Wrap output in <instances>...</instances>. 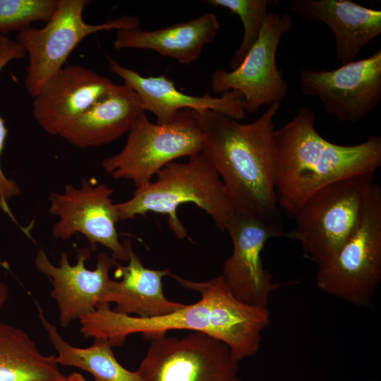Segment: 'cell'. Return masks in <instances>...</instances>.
Listing matches in <instances>:
<instances>
[{
	"label": "cell",
	"mask_w": 381,
	"mask_h": 381,
	"mask_svg": "<svg viewBox=\"0 0 381 381\" xmlns=\"http://www.w3.org/2000/svg\"><path fill=\"white\" fill-rule=\"evenodd\" d=\"M274 104L241 123L212 110H190L204 135L202 152L222 179L236 212L263 220L286 237L275 187Z\"/></svg>",
	"instance_id": "cell-1"
},
{
	"label": "cell",
	"mask_w": 381,
	"mask_h": 381,
	"mask_svg": "<svg viewBox=\"0 0 381 381\" xmlns=\"http://www.w3.org/2000/svg\"><path fill=\"white\" fill-rule=\"evenodd\" d=\"M275 187L278 205L293 217L322 188L346 178L375 174L381 166V138L339 145L323 138L307 107L274 131Z\"/></svg>",
	"instance_id": "cell-2"
},
{
	"label": "cell",
	"mask_w": 381,
	"mask_h": 381,
	"mask_svg": "<svg viewBox=\"0 0 381 381\" xmlns=\"http://www.w3.org/2000/svg\"><path fill=\"white\" fill-rule=\"evenodd\" d=\"M155 181L138 187L129 200L115 204L120 220L145 217L148 212L168 216V225L179 239L188 237L177 208L193 203L208 214L222 231L236 212L224 183L203 152L186 162H172L155 175Z\"/></svg>",
	"instance_id": "cell-3"
},
{
	"label": "cell",
	"mask_w": 381,
	"mask_h": 381,
	"mask_svg": "<svg viewBox=\"0 0 381 381\" xmlns=\"http://www.w3.org/2000/svg\"><path fill=\"white\" fill-rule=\"evenodd\" d=\"M374 182V174H365L322 188L295 212V227L286 237L299 242L318 268L329 265L353 232Z\"/></svg>",
	"instance_id": "cell-4"
},
{
	"label": "cell",
	"mask_w": 381,
	"mask_h": 381,
	"mask_svg": "<svg viewBox=\"0 0 381 381\" xmlns=\"http://www.w3.org/2000/svg\"><path fill=\"white\" fill-rule=\"evenodd\" d=\"M381 282V187L373 183L358 224L334 260L318 268L315 283L324 293L361 308H370Z\"/></svg>",
	"instance_id": "cell-5"
},
{
	"label": "cell",
	"mask_w": 381,
	"mask_h": 381,
	"mask_svg": "<svg viewBox=\"0 0 381 381\" xmlns=\"http://www.w3.org/2000/svg\"><path fill=\"white\" fill-rule=\"evenodd\" d=\"M128 133L123 149L104 159L102 166L114 179L130 180L135 188L152 181L167 164L203 150L204 135L190 109L165 124L151 122L143 111Z\"/></svg>",
	"instance_id": "cell-6"
},
{
	"label": "cell",
	"mask_w": 381,
	"mask_h": 381,
	"mask_svg": "<svg viewBox=\"0 0 381 381\" xmlns=\"http://www.w3.org/2000/svg\"><path fill=\"white\" fill-rule=\"evenodd\" d=\"M90 1L59 0L51 18L42 28L19 32L16 41L28 56L25 88L33 97L44 83L64 66L76 46L88 35L104 30L140 28L135 16H123L99 24L86 23L83 13Z\"/></svg>",
	"instance_id": "cell-7"
},
{
	"label": "cell",
	"mask_w": 381,
	"mask_h": 381,
	"mask_svg": "<svg viewBox=\"0 0 381 381\" xmlns=\"http://www.w3.org/2000/svg\"><path fill=\"white\" fill-rule=\"evenodd\" d=\"M136 370L142 381H241L238 361L222 341L201 332L157 334Z\"/></svg>",
	"instance_id": "cell-8"
},
{
	"label": "cell",
	"mask_w": 381,
	"mask_h": 381,
	"mask_svg": "<svg viewBox=\"0 0 381 381\" xmlns=\"http://www.w3.org/2000/svg\"><path fill=\"white\" fill-rule=\"evenodd\" d=\"M293 25L289 14L268 12L256 42L240 65L231 71L217 69L212 73V91L240 92L249 114L256 113L264 105L280 104L289 87L277 66V51L282 37L292 30Z\"/></svg>",
	"instance_id": "cell-9"
},
{
	"label": "cell",
	"mask_w": 381,
	"mask_h": 381,
	"mask_svg": "<svg viewBox=\"0 0 381 381\" xmlns=\"http://www.w3.org/2000/svg\"><path fill=\"white\" fill-rule=\"evenodd\" d=\"M299 83L304 95L318 98L339 121L358 122L381 101V49L335 69H303Z\"/></svg>",
	"instance_id": "cell-10"
},
{
	"label": "cell",
	"mask_w": 381,
	"mask_h": 381,
	"mask_svg": "<svg viewBox=\"0 0 381 381\" xmlns=\"http://www.w3.org/2000/svg\"><path fill=\"white\" fill-rule=\"evenodd\" d=\"M114 190L104 183L93 184L83 179L79 188L65 186L63 193L52 192L49 212L59 221L52 228V236L67 241L80 233L92 250L101 244L111 251L112 258L127 262L125 244L119 241L116 224L120 220L111 198Z\"/></svg>",
	"instance_id": "cell-11"
},
{
	"label": "cell",
	"mask_w": 381,
	"mask_h": 381,
	"mask_svg": "<svg viewBox=\"0 0 381 381\" xmlns=\"http://www.w3.org/2000/svg\"><path fill=\"white\" fill-rule=\"evenodd\" d=\"M90 258L88 248L77 250V261L71 265L68 254L62 252L59 265H54L44 250L38 251L35 260L37 270L47 277L53 286L51 292L59 309L60 325L67 327L71 322L95 310L100 303H111L116 281L109 277L115 261L107 253L97 254L95 270L85 267Z\"/></svg>",
	"instance_id": "cell-12"
},
{
	"label": "cell",
	"mask_w": 381,
	"mask_h": 381,
	"mask_svg": "<svg viewBox=\"0 0 381 381\" xmlns=\"http://www.w3.org/2000/svg\"><path fill=\"white\" fill-rule=\"evenodd\" d=\"M226 231L233 245L222 274L228 289L246 304L267 307L271 294L282 284L274 282L261 253L269 239L283 235L256 216L239 212L234 213Z\"/></svg>",
	"instance_id": "cell-13"
},
{
	"label": "cell",
	"mask_w": 381,
	"mask_h": 381,
	"mask_svg": "<svg viewBox=\"0 0 381 381\" xmlns=\"http://www.w3.org/2000/svg\"><path fill=\"white\" fill-rule=\"evenodd\" d=\"M169 277L206 301L208 334L225 344L235 360L239 362L258 352L262 332L270 322L267 307L248 305L236 298L222 274L205 282L188 280L172 273Z\"/></svg>",
	"instance_id": "cell-14"
},
{
	"label": "cell",
	"mask_w": 381,
	"mask_h": 381,
	"mask_svg": "<svg viewBox=\"0 0 381 381\" xmlns=\"http://www.w3.org/2000/svg\"><path fill=\"white\" fill-rule=\"evenodd\" d=\"M114 85L107 77L83 66H64L33 97V116L47 133L61 136Z\"/></svg>",
	"instance_id": "cell-15"
},
{
	"label": "cell",
	"mask_w": 381,
	"mask_h": 381,
	"mask_svg": "<svg viewBox=\"0 0 381 381\" xmlns=\"http://www.w3.org/2000/svg\"><path fill=\"white\" fill-rule=\"evenodd\" d=\"M107 59L111 71L135 92L144 110L152 112L158 124L172 122L184 109L212 110L238 121L245 116V102L238 91H227L217 97H212L209 92L193 96L178 90L174 83L164 75L143 76L109 56Z\"/></svg>",
	"instance_id": "cell-16"
},
{
	"label": "cell",
	"mask_w": 381,
	"mask_h": 381,
	"mask_svg": "<svg viewBox=\"0 0 381 381\" xmlns=\"http://www.w3.org/2000/svg\"><path fill=\"white\" fill-rule=\"evenodd\" d=\"M79 320L84 337L107 339L112 346L123 345L128 335L135 333H142L149 340L171 330L201 332L207 334L209 332L208 306L202 297L175 312L152 318L118 313L110 308L109 303H100Z\"/></svg>",
	"instance_id": "cell-17"
},
{
	"label": "cell",
	"mask_w": 381,
	"mask_h": 381,
	"mask_svg": "<svg viewBox=\"0 0 381 381\" xmlns=\"http://www.w3.org/2000/svg\"><path fill=\"white\" fill-rule=\"evenodd\" d=\"M290 6L299 18L323 23L330 29L341 65L354 61L381 34V11L351 0H291Z\"/></svg>",
	"instance_id": "cell-18"
},
{
	"label": "cell",
	"mask_w": 381,
	"mask_h": 381,
	"mask_svg": "<svg viewBox=\"0 0 381 381\" xmlns=\"http://www.w3.org/2000/svg\"><path fill=\"white\" fill-rule=\"evenodd\" d=\"M143 111V104L134 90L124 84H114L61 137L79 148L106 145L128 133Z\"/></svg>",
	"instance_id": "cell-19"
},
{
	"label": "cell",
	"mask_w": 381,
	"mask_h": 381,
	"mask_svg": "<svg viewBox=\"0 0 381 381\" xmlns=\"http://www.w3.org/2000/svg\"><path fill=\"white\" fill-rule=\"evenodd\" d=\"M123 243L128 252V265L115 263V277L121 281L115 282L110 302L114 303L116 306L112 310L124 315L152 318L183 308L186 304L170 301L164 294L162 279L170 276V270L144 267L141 259L134 252L131 241L127 239Z\"/></svg>",
	"instance_id": "cell-20"
},
{
	"label": "cell",
	"mask_w": 381,
	"mask_h": 381,
	"mask_svg": "<svg viewBox=\"0 0 381 381\" xmlns=\"http://www.w3.org/2000/svg\"><path fill=\"white\" fill-rule=\"evenodd\" d=\"M219 29L217 16L207 13L155 30H118L114 44L116 49L154 50L181 64H190L200 57L205 44L214 40Z\"/></svg>",
	"instance_id": "cell-21"
},
{
	"label": "cell",
	"mask_w": 381,
	"mask_h": 381,
	"mask_svg": "<svg viewBox=\"0 0 381 381\" xmlns=\"http://www.w3.org/2000/svg\"><path fill=\"white\" fill-rule=\"evenodd\" d=\"M55 356H45L21 329L0 322V381H61Z\"/></svg>",
	"instance_id": "cell-22"
},
{
	"label": "cell",
	"mask_w": 381,
	"mask_h": 381,
	"mask_svg": "<svg viewBox=\"0 0 381 381\" xmlns=\"http://www.w3.org/2000/svg\"><path fill=\"white\" fill-rule=\"evenodd\" d=\"M37 307L40 321L58 353L59 364L85 370L93 375L95 381H142L137 371H130L119 363L108 339L95 338L93 344L87 348L71 346L47 320L38 303Z\"/></svg>",
	"instance_id": "cell-23"
},
{
	"label": "cell",
	"mask_w": 381,
	"mask_h": 381,
	"mask_svg": "<svg viewBox=\"0 0 381 381\" xmlns=\"http://www.w3.org/2000/svg\"><path fill=\"white\" fill-rule=\"evenodd\" d=\"M207 3L217 7L229 9L237 15L243 26V35L241 44L231 60L232 70L236 68L252 46L256 42L265 19L267 8L276 5L275 0H208Z\"/></svg>",
	"instance_id": "cell-24"
},
{
	"label": "cell",
	"mask_w": 381,
	"mask_h": 381,
	"mask_svg": "<svg viewBox=\"0 0 381 381\" xmlns=\"http://www.w3.org/2000/svg\"><path fill=\"white\" fill-rule=\"evenodd\" d=\"M59 0H0V34L18 32L34 22H47Z\"/></svg>",
	"instance_id": "cell-25"
},
{
	"label": "cell",
	"mask_w": 381,
	"mask_h": 381,
	"mask_svg": "<svg viewBox=\"0 0 381 381\" xmlns=\"http://www.w3.org/2000/svg\"><path fill=\"white\" fill-rule=\"evenodd\" d=\"M8 295V287L2 282H0V309L4 304Z\"/></svg>",
	"instance_id": "cell-26"
},
{
	"label": "cell",
	"mask_w": 381,
	"mask_h": 381,
	"mask_svg": "<svg viewBox=\"0 0 381 381\" xmlns=\"http://www.w3.org/2000/svg\"><path fill=\"white\" fill-rule=\"evenodd\" d=\"M61 381H87L80 373H74L68 377H64Z\"/></svg>",
	"instance_id": "cell-27"
},
{
	"label": "cell",
	"mask_w": 381,
	"mask_h": 381,
	"mask_svg": "<svg viewBox=\"0 0 381 381\" xmlns=\"http://www.w3.org/2000/svg\"><path fill=\"white\" fill-rule=\"evenodd\" d=\"M369 381H375V380H369Z\"/></svg>",
	"instance_id": "cell-28"
}]
</instances>
